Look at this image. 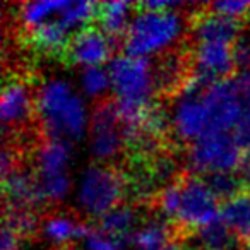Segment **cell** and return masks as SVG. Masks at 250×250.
Listing matches in <instances>:
<instances>
[{
	"mask_svg": "<svg viewBox=\"0 0 250 250\" xmlns=\"http://www.w3.org/2000/svg\"><path fill=\"white\" fill-rule=\"evenodd\" d=\"M187 7L188 2L182 11H143L134 4L137 14L125 36V53L129 57L158 55L185 42L190 35Z\"/></svg>",
	"mask_w": 250,
	"mask_h": 250,
	"instance_id": "cell-1",
	"label": "cell"
},
{
	"mask_svg": "<svg viewBox=\"0 0 250 250\" xmlns=\"http://www.w3.org/2000/svg\"><path fill=\"white\" fill-rule=\"evenodd\" d=\"M36 104L43 132L48 139L69 144L81 139L86 122L84 104L69 83L57 77L40 83Z\"/></svg>",
	"mask_w": 250,
	"mask_h": 250,
	"instance_id": "cell-2",
	"label": "cell"
},
{
	"mask_svg": "<svg viewBox=\"0 0 250 250\" xmlns=\"http://www.w3.org/2000/svg\"><path fill=\"white\" fill-rule=\"evenodd\" d=\"M127 201V180L122 167L91 163L81 175L77 202L91 218H100Z\"/></svg>",
	"mask_w": 250,
	"mask_h": 250,
	"instance_id": "cell-3",
	"label": "cell"
},
{
	"mask_svg": "<svg viewBox=\"0 0 250 250\" xmlns=\"http://www.w3.org/2000/svg\"><path fill=\"white\" fill-rule=\"evenodd\" d=\"M89 153L98 163L118 167L124 163L127 144L117 98L104 94L93 103L89 120Z\"/></svg>",
	"mask_w": 250,
	"mask_h": 250,
	"instance_id": "cell-4",
	"label": "cell"
},
{
	"mask_svg": "<svg viewBox=\"0 0 250 250\" xmlns=\"http://www.w3.org/2000/svg\"><path fill=\"white\" fill-rule=\"evenodd\" d=\"M245 154L229 132L206 134L185 147V163L192 173L236 171Z\"/></svg>",
	"mask_w": 250,
	"mask_h": 250,
	"instance_id": "cell-5",
	"label": "cell"
},
{
	"mask_svg": "<svg viewBox=\"0 0 250 250\" xmlns=\"http://www.w3.org/2000/svg\"><path fill=\"white\" fill-rule=\"evenodd\" d=\"M180 185V202L173 226L185 231H194L199 226L211 223L219 216V201L208 187L202 177L185 171L178 178Z\"/></svg>",
	"mask_w": 250,
	"mask_h": 250,
	"instance_id": "cell-6",
	"label": "cell"
},
{
	"mask_svg": "<svg viewBox=\"0 0 250 250\" xmlns=\"http://www.w3.org/2000/svg\"><path fill=\"white\" fill-rule=\"evenodd\" d=\"M111 52H113L111 42L93 22L69 40V45L62 57V63L63 65L98 67V63L108 60Z\"/></svg>",
	"mask_w": 250,
	"mask_h": 250,
	"instance_id": "cell-7",
	"label": "cell"
},
{
	"mask_svg": "<svg viewBox=\"0 0 250 250\" xmlns=\"http://www.w3.org/2000/svg\"><path fill=\"white\" fill-rule=\"evenodd\" d=\"M91 226L83 219L76 209L50 208L40 216L38 240H48L55 245L74 243V238H79L89 233Z\"/></svg>",
	"mask_w": 250,
	"mask_h": 250,
	"instance_id": "cell-8",
	"label": "cell"
},
{
	"mask_svg": "<svg viewBox=\"0 0 250 250\" xmlns=\"http://www.w3.org/2000/svg\"><path fill=\"white\" fill-rule=\"evenodd\" d=\"M136 2H98L94 12V24L108 36L113 50L124 48L125 36L130 28L129 16Z\"/></svg>",
	"mask_w": 250,
	"mask_h": 250,
	"instance_id": "cell-9",
	"label": "cell"
},
{
	"mask_svg": "<svg viewBox=\"0 0 250 250\" xmlns=\"http://www.w3.org/2000/svg\"><path fill=\"white\" fill-rule=\"evenodd\" d=\"M144 216L151 218L146 208L125 201L120 206L111 209V211H108L106 214L100 216L94 226L98 229H101V231H104L106 235L115 236V238H125V236H132L136 233L134 226Z\"/></svg>",
	"mask_w": 250,
	"mask_h": 250,
	"instance_id": "cell-10",
	"label": "cell"
},
{
	"mask_svg": "<svg viewBox=\"0 0 250 250\" xmlns=\"http://www.w3.org/2000/svg\"><path fill=\"white\" fill-rule=\"evenodd\" d=\"M70 144L65 141L46 139L35 151L31 158V167L36 177H57L67 173V165L70 161Z\"/></svg>",
	"mask_w": 250,
	"mask_h": 250,
	"instance_id": "cell-11",
	"label": "cell"
},
{
	"mask_svg": "<svg viewBox=\"0 0 250 250\" xmlns=\"http://www.w3.org/2000/svg\"><path fill=\"white\" fill-rule=\"evenodd\" d=\"M221 218L240 240L242 247L250 240V192L225 202L221 208Z\"/></svg>",
	"mask_w": 250,
	"mask_h": 250,
	"instance_id": "cell-12",
	"label": "cell"
},
{
	"mask_svg": "<svg viewBox=\"0 0 250 250\" xmlns=\"http://www.w3.org/2000/svg\"><path fill=\"white\" fill-rule=\"evenodd\" d=\"M202 180L208 184V187L212 190V194L218 197V201H223V204L231 199H236L240 195L250 192L240 175L236 171H218V173L202 175Z\"/></svg>",
	"mask_w": 250,
	"mask_h": 250,
	"instance_id": "cell-13",
	"label": "cell"
},
{
	"mask_svg": "<svg viewBox=\"0 0 250 250\" xmlns=\"http://www.w3.org/2000/svg\"><path fill=\"white\" fill-rule=\"evenodd\" d=\"M132 236L115 238L98 229L96 226H91L89 233L86 235V247L89 250H129L130 247H134Z\"/></svg>",
	"mask_w": 250,
	"mask_h": 250,
	"instance_id": "cell-14",
	"label": "cell"
},
{
	"mask_svg": "<svg viewBox=\"0 0 250 250\" xmlns=\"http://www.w3.org/2000/svg\"><path fill=\"white\" fill-rule=\"evenodd\" d=\"M81 83H83L84 93L98 100V98L104 96L103 93L108 89V83L111 81L110 76L100 67H84V70L81 72Z\"/></svg>",
	"mask_w": 250,
	"mask_h": 250,
	"instance_id": "cell-15",
	"label": "cell"
},
{
	"mask_svg": "<svg viewBox=\"0 0 250 250\" xmlns=\"http://www.w3.org/2000/svg\"><path fill=\"white\" fill-rule=\"evenodd\" d=\"M208 7L216 14L238 21H249L250 16V2H209Z\"/></svg>",
	"mask_w": 250,
	"mask_h": 250,
	"instance_id": "cell-16",
	"label": "cell"
},
{
	"mask_svg": "<svg viewBox=\"0 0 250 250\" xmlns=\"http://www.w3.org/2000/svg\"><path fill=\"white\" fill-rule=\"evenodd\" d=\"M231 136L235 139V143L238 144V147L242 149V153L245 156H250V111L249 110L243 111L242 118L235 125Z\"/></svg>",
	"mask_w": 250,
	"mask_h": 250,
	"instance_id": "cell-17",
	"label": "cell"
},
{
	"mask_svg": "<svg viewBox=\"0 0 250 250\" xmlns=\"http://www.w3.org/2000/svg\"><path fill=\"white\" fill-rule=\"evenodd\" d=\"M235 79H236V84H238L243 108L250 111V69L243 70V72H238V76H236Z\"/></svg>",
	"mask_w": 250,
	"mask_h": 250,
	"instance_id": "cell-18",
	"label": "cell"
},
{
	"mask_svg": "<svg viewBox=\"0 0 250 250\" xmlns=\"http://www.w3.org/2000/svg\"><path fill=\"white\" fill-rule=\"evenodd\" d=\"M21 242V236L11 226L4 225V228H2V250H18Z\"/></svg>",
	"mask_w": 250,
	"mask_h": 250,
	"instance_id": "cell-19",
	"label": "cell"
},
{
	"mask_svg": "<svg viewBox=\"0 0 250 250\" xmlns=\"http://www.w3.org/2000/svg\"><path fill=\"white\" fill-rule=\"evenodd\" d=\"M48 250H76V247H74V243H67V245H53Z\"/></svg>",
	"mask_w": 250,
	"mask_h": 250,
	"instance_id": "cell-20",
	"label": "cell"
},
{
	"mask_svg": "<svg viewBox=\"0 0 250 250\" xmlns=\"http://www.w3.org/2000/svg\"><path fill=\"white\" fill-rule=\"evenodd\" d=\"M243 250H250V240L245 243V247H243Z\"/></svg>",
	"mask_w": 250,
	"mask_h": 250,
	"instance_id": "cell-21",
	"label": "cell"
}]
</instances>
